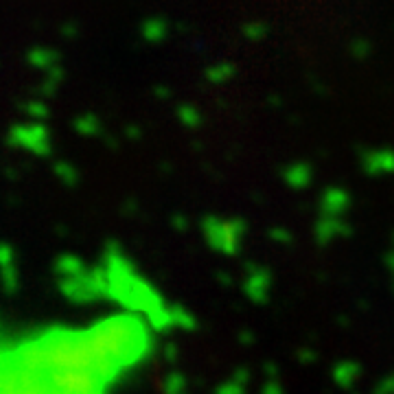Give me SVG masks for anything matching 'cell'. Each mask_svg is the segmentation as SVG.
I'll list each match as a JSON object with an SVG mask.
<instances>
[{"instance_id": "1", "label": "cell", "mask_w": 394, "mask_h": 394, "mask_svg": "<svg viewBox=\"0 0 394 394\" xmlns=\"http://www.w3.org/2000/svg\"><path fill=\"white\" fill-rule=\"evenodd\" d=\"M49 381L51 388L68 394H103L105 388V384L97 375L90 373V370H79V368L51 370Z\"/></svg>"}]
</instances>
